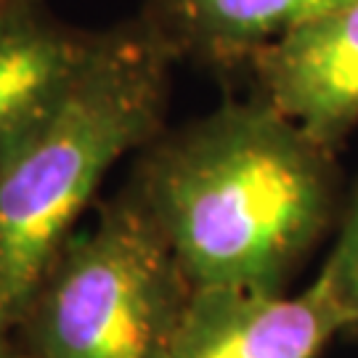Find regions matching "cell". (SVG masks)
I'll use <instances>...</instances> for the list:
<instances>
[{
  "label": "cell",
  "mask_w": 358,
  "mask_h": 358,
  "mask_svg": "<svg viewBox=\"0 0 358 358\" xmlns=\"http://www.w3.org/2000/svg\"><path fill=\"white\" fill-rule=\"evenodd\" d=\"M345 329L353 321L321 276L297 294L194 287L167 358H321Z\"/></svg>",
  "instance_id": "cell-4"
},
{
  "label": "cell",
  "mask_w": 358,
  "mask_h": 358,
  "mask_svg": "<svg viewBox=\"0 0 358 358\" xmlns=\"http://www.w3.org/2000/svg\"><path fill=\"white\" fill-rule=\"evenodd\" d=\"M192 282L128 192L51 257L13 327L35 358H167Z\"/></svg>",
  "instance_id": "cell-3"
},
{
  "label": "cell",
  "mask_w": 358,
  "mask_h": 358,
  "mask_svg": "<svg viewBox=\"0 0 358 358\" xmlns=\"http://www.w3.org/2000/svg\"><path fill=\"white\" fill-rule=\"evenodd\" d=\"M0 358H35V356L27 353L13 334H0Z\"/></svg>",
  "instance_id": "cell-9"
},
{
  "label": "cell",
  "mask_w": 358,
  "mask_h": 358,
  "mask_svg": "<svg viewBox=\"0 0 358 358\" xmlns=\"http://www.w3.org/2000/svg\"><path fill=\"white\" fill-rule=\"evenodd\" d=\"M319 276L329 284L340 306L348 310L353 329H358V186L348 202L337 242Z\"/></svg>",
  "instance_id": "cell-8"
},
{
  "label": "cell",
  "mask_w": 358,
  "mask_h": 358,
  "mask_svg": "<svg viewBox=\"0 0 358 358\" xmlns=\"http://www.w3.org/2000/svg\"><path fill=\"white\" fill-rule=\"evenodd\" d=\"M244 69L255 99L337 152L358 128V0L294 27Z\"/></svg>",
  "instance_id": "cell-5"
},
{
  "label": "cell",
  "mask_w": 358,
  "mask_h": 358,
  "mask_svg": "<svg viewBox=\"0 0 358 358\" xmlns=\"http://www.w3.org/2000/svg\"><path fill=\"white\" fill-rule=\"evenodd\" d=\"M35 0L0 19V170L62 106L93 43Z\"/></svg>",
  "instance_id": "cell-6"
},
{
  "label": "cell",
  "mask_w": 358,
  "mask_h": 358,
  "mask_svg": "<svg viewBox=\"0 0 358 358\" xmlns=\"http://www.w3.org/2000/svg\"><path fill=\"white\" fill-rule=\"evenodd\" d=\"M173 64L138 16L96 29L62 106L0 170V334L117 159L165 130Z\"/></svg>",
  "instance_id": "cell-2"
},
{
  "label": "cell",
  "mask_w": 358,
  "mask_h": 358,
  "mask_svg": "<svg viewBox=\"0 0 358 358\" xmlns=\"http://www.w3.org/2000/svg\"><path fill=\"white\" fill-rule=\"evenodd\" d=\"M29 3H35V0H0V19H6L8 13L19 11V8H24Z\"/></svg>",
  "instance_id": "cell-10"
},
{
  "label": "cell",
  "mask_w": 358,
  "mask_h": 358,
  "mask_svg": "<svg viewBox=\"0 0 358 358\" xmlns=\"http://www.w3.org/2000/svg\"><path fill=\"white\" fill-rule=\"evenodd\" d=\"M356 0H146L136 16L173 62L239 69L268 43Z\"/></svg>",
  "instance_id": "cell-7"
},
{
  "label": "cell",
  "mask_w": 358,
  "mask_h": 358,
  "mask_svg": "<svg viewBox=\"0 0 358 358\" xmlns=\"http://www.w3.org/2000/svg\"><path fill=\"white\" fill-rule=\"evenodd\" d=\"M334 154L252 96L162 130L122 192L192 287L284 292L337 215Z\"/></svg>",
  "instance_id": "cell-1"
}]
</instances>
